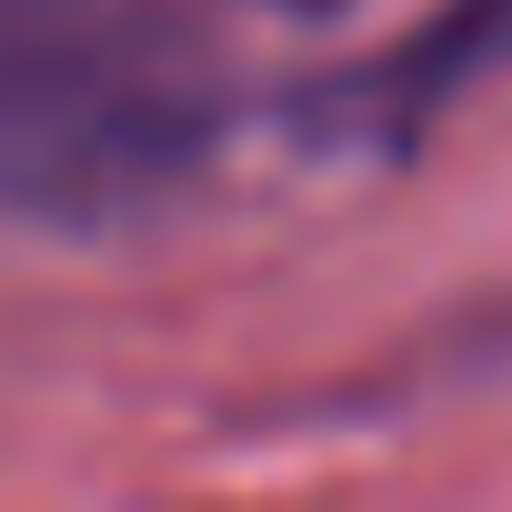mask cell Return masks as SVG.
I'll use <instances>...</instances> for the list:
<instances>
[{
	"label": "cell",
	"mask_w": 512,
	"mask_h": 512,
	"mask_svg": "<svg viewBox=\"0 0 512 512\" xmlns=\"http://www.w3.org/2000/svg\"><path fill=\"white\" fill-rule=\"evenodd\" d=\"M231 91L171 0H0V221L121 231L181 201Z\"/></svg>",
	"instance_id": "1"
},
{
	"label": "cell",
	"mask_w": 512,
	"mask_h": 512,
	"mask_svg": "<svg viewBox=\"0 0 512 512\" xmlns=\"http://www.w3.org/2000/svg\"><path fill=\"white\" fill-rule=\"evenodd\" d=\"M492 81H512V0H432L382 51H362L332 81H312L302 111L342 151H412L422 131H442Z\"/></svg>",
	"instance_id": "2"
},
{
	"label": "cell",
	"mask_w": 512,
	"mask_h": 512,
	"mask_svg": "<svg viewBox=\"0 0 512 512\" xmlns=\"http://www.w3.org/2000/svg\"><path fill=\"white\" fill-rule=\"evenodd\" d=\"M241 11H282V21H332V11H352V0H241Z\"/></svg>",
	"instance_id": "3"
}]
</instances>
